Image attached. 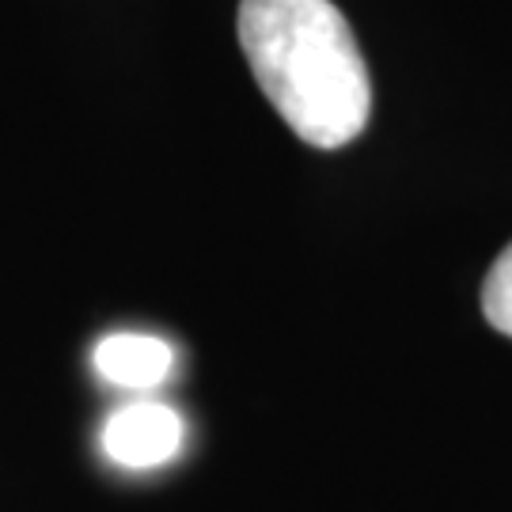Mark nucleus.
<instances>
[{"label": "nucleus", "instance_id": "obj_2", "mask_svg": "<svg viewBox=\"0 0 512 512\" xmlns=\"http://www.w3.org/2000/svg\"><path fill=\"white\" fill-rule=\"evenodd\" d=\"M103 452L110 463L129 467V471H148V467H164L183 452L186 425L179 410L167 403H126L118 406L103 421Z\"/></svg>", "mask_w": 512, "mask_h": 512}, {"label": "nucleus", "instance_id": "obj_3", "mask_svg": "<svg viewBox=\"0 0 512 512\" xmlns=\"http://www.w3.org/2000/svg\"><path fill=\"white\" fill-rule=\"evenodd\" d=\"M95 372L126 391H152L171 376L175 353L156 334H107L95 346Z\"/></svg>", "mask_w": 512, "mask_h": 512}, {"label": "nucleus", "instance_id": "obj_1", "mask_svg": "<svg viewBox=\"0 0 512 512\" xmlns=\"http://www.w3.org/2000/svg\"><path fill=\"white\" fill-rule=\"evenodd\" d=\"M239 46L258 88L300 141L342 148L372 114V80L330 0H239Z\"/></svg>", "mask_w": 512, "mask_h": 512}, {"label": "nucleus", "instance_id": "obj_4", "mask_svg": "<svg viewBox=\"0 0 512 512\" xmlns=\"http://www.w3.org/2000/svg\"><path fill=\"white\" fill-rule=\"evenodd\" d=\"M482 311L486 323L494 330H501L505 338H512V243L497 255V262L486 274L482 285Z\"/></svg>", "mask_w": 512, "mask_h": 512}]
</instances>
